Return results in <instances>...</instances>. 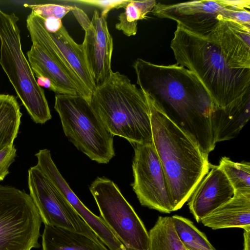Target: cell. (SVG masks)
Wrapping results in <instances>:
<instances>
[{
    "instance_id": "cell-15",
    "label": "cell",
    "mask_w": 250,
    "mask_h": 250,
    "mask_svg": "<svg viewBox=\"0 0 250 250\" xmlns=\"http://www.w3.org/2000/svg\"><path fill=\"white\" fill-rule=\"evenodd\" d=\"M212 229L239 228L250 230V192L235 191L233 197L202 219Z\"/></svg>"
},
{
    "instance_id": "cell-26",
    "label": "cell",
    "mask_w": 250,
    "mask_h": 250,
    "mask_svg": "<svg viewBox=\"0 0 250 250\" xmlns=\"http://www.w3.org/2000/svg\"><path fill=\"white\" fill-rule=\"evenodd\" d=\"M17 149L13 145L8 146L0 151V181L9 174V168L15 161Z\"/></svg>"
},
{
    "instance_id": "cell-7",
    "label": "cell",
    "mask_w": 250,
    "mask_h": 250,
    "mask_svg": "<svg viewBox=\"0 0 250 250\" xmlns=\"http://www.w3.org/2000/svg\"><path fill=\"white\" fill-rule=\"evenodd\" d=\"M250 0H202L175 3H157L156 17L176 21L193 33L206 36L225 20L250 25Z\"/></svg>"
},
{
    "instance_id": "cell-21",
    "label": "cell",
    "mask_w": 250,
    "mask_h": 250,
    "mask_svg": "<svg viewBox=\"0 0 250 250\" xmlns=\"http://www.w3.org/2000/svg\"><path fill=\"white\" fill-rule=\"evenodd\" d=\"M156 3L155 0H130L124 8V12L118 16L119 22L115 25V28L127 36L135 35L138 21L145 19Z\"/></svg>"
},
{
    "instance_id": "cell-10",
    "label": "cell",
    "mask_w": 250,
    "mask_h": 250,
    "mask_svg": "<svg viewBox=\"0 0 250 250\" xmlns=\"http://www.w3.org/2000/svg\"><path fill=\"white\" fill-rule=\"evenodd\" d=\"M89 190L101 217L126 249L149 250L148 232L116 184L105 177H97Z\"/></svg>"
},
{
    "instance_id": "cell-13",
    "label": "cell",
    "mask_w": 250,
    "mask_h": 250,
    "mask_svg": "<svg viewBox=\"0 0 250 250\" xmlns=\"http://www.w3.org/2000/svg\"><path fill=\"white\" fill-rule=\"evenodd\" d=\"M84 31L82 48L86 65L97 87L106 80L112 71L113 38L106 18L101 17L96 10L90 24Z\"/></svg>"
},
{
    "instance_id": "cell-25",
    "label": "cell",
    "mask_w": 250,
    "mask_h": 250,
    "mask_svg": "<svg viewBox=\"0 0 250 250\" xmlns=\"http://www.w3.org/2000/svg\"><path fill=\"white\" fill-rule=\"evenodd\" d=\"M129 1L127 0H79L73 1L98 7L101 10L100 16L107 18L108 13L111 10L124 8Z\"/></svg>"
},
{
    "instance_id": "cell-9",
    "label": "cell",
    "mask_w": 250,
    "mask_h": 250,
    "mask_svg": "<svg viewBox=\"0 0 250 250\" xmlns=\"http://www.w3.org/2000/svg\"><path fill=\"white\" fill-rule=\"evenodd\" d=\"M26 27L32 44L27 52L28 61L35 77L48 79L56 94L80 96L90 103L92 94L74 76L60 55L43 20L31 11Z\"/></svg>"
},
{
    "instance_id": "cell-1",
    "label": "cell",
    "mask_w": 250,
    "mask_h": 250,
    "mask_svg": "<svg viewBox=\"0 0 250 250\" xmlns=\"http://www.w3.org/2000/svg\"><path fill=\"white\" fill-rule=\"evenodd\" d=\"M170 48L176 63L195 74L216 106L250 103V25L225 20L206 36L177 25Z\"/></svg>"
},
{
    "instance_id": "cell-31",
    "label": "cell",
    "mask_w": 250,
    "mask_h": 250,
    "mask_svg": "<svg viewBox=\"0 0 250 250\" xmlns=\"http://www.w3.org/2000/svg\"><path fill=\"white\" fill-rule=\"evenodd\" d=\"M186 249H187V248H186ZM187 250H189V249H187Z\"/></svg>"
},
{
    "instance_id": "cell-27",
    "label": "cell",
    "mask_w": 250,
    "mask_h": 250,
    "mask_svg": "<svg viewBox=\"0 0 250 250\" xmlns=\"http://www.w3.org/2000/svg\"><path fill=\"white\" fill-rule=\"evenodd\" d=\"M43 20L44 27L49 33L57 32L63 26L62 20L55 17H48Z\"/></svg>"
},
{
    "instance_id": "cell-12",
    "label": "cell",
    "mask_w": 250,
    "mask_h": 250,
    "mask_svg": "<svg viewBox=\"0 0 250 250\" xmlns=\"http://www.w3.org/2000/svg\"><path fill=\"white\" fill-rule=\"evenodd\" d=\"M134 146L131 185L140 203L163 213H170L173 208L168 186L153 143Z\"/></svg>"
},
{
    "instance_id": "cell-3",
    "label": "cell",
    "mask_w": 250,
    "mask_h": 250,
    "mask_svg": "<svg viewBox=\"0 0 250 250\" xmlns=\"http://www.w3.org/2000/svg\"><path fill=\"white\" fill-rule=\"evenodd\" d=\"M148 97L152 141L166 178L173 211H176L188 200L211 166L208 155Z\"/></svg>"
},
{
    "instance_id": "cell-17",
    "label": "cell",
    "mask_w": 250,
    "mask_h": 250,
    "mask_svg": "<svg viewBox=\"0 0 250 250\" xmlns=\"http://www.w3.org/2000/svg\"><path fill=\"white\" fill-rule=\"evenodd\" d=\"M250 117V103L234 104L225 108L216 106L210 118L215 143L235 138Z\"/></svg>"
},
{
    "instance_id": "cell-29",
    "label": "cell",
    "mask_w": 250,
    "mask_h": 250,
    "mask_svg": "<svg viewBox=\"0 0 250 250\" xmlns=\"http://www.w3.org/2000/svg\"><path fill=\"white\" fill-rule=\"evenodd\" d=\"M37 78L36 81L39 86L44 87L54 91L53 85L48 79L43 76H39Z\"/></svg>"
},
{
    "instance_id": "cell-14",
    "label": "cell",
    "mask_w": 250,
    "mask_h": 250,
    "mask_svg": "<svg viewBox=\"0 0 250 250\" xmlns=\"http://www.w3.org/2000/svg\"><path fill=\"white\" fill-rule=\"evenodd\" d=\"M211 167L188 199L190 212L198 223L229 201L235 192L224 171L218 166Z\"/></svg>"
},
{
    "instance_id": "cell-11",
    "label": "cell",
    "mask_w": 250,
    "mask_h": 250,
    "mask_svg": "<svg viewBox=\"0 0 250 250\" xmlns=\"http://www.w3.org/2000/svg\"><path fill=\"white\" fill-rule=\"evenodd\" d=\"M28 185L29 194L44 226L62 228L81 233L104 245L36 166L30 167L28 171Z\"/></svg>"
},
{
    "instance_id": "cell-16",
    "label": "cell",
    "mask_w": 250,
    "mask_h": 250,
    "mask_svg": "<svg viewBox=\"0 0 250 250\" xmlns=\"http://www.w3.org/2000/svg\"><path fill=\"white\" fill-rule=\"evenodd\" d=\"M49 34L69 70L92 95L97 87L86 65L82 44L76 43L63 26Z\"/></svg>"
},
{
    "instance_id": "cell-4",
    "label": "cell",
    "mask_w": 250,
    "mask_h": 250,
    "mask_svg": "<svg viewBox=\"0 0 250 250\" xmlns=\"http://www.w3.org/2000/svg\"><path fill=\"white\" fill-rule=\"evenodd\" d=\"M108 130L133 146L153 143L148 96L129 78L112 70L89 103Z\"/></svg>"
},
{
    "instance_id": "cell-23",
    "label": "cell",
    "mask_w": 250,
    "mask_h": 250,
    "mask_svg": "<svg viewBox=\"0 0 250 250\" xmlns=\"http://www.w3.org/2000/svg\"><path fill=\"white\" fill-rule=\"evenodd\" d=\"M218 167L224 171L235 191L250 192L249 162H234L229 158L224 157Z\"/></svg>"
},
{
    "instance_id": "cell-5",
    "label": "cell",
    "mask_w": 250,
    "mask_h": 250,
    "mask_svg": "<svg viewBox=\"0 0 250 250\" xmlns=\"http://www.w3.org/2000/svg\"><path fill=\"white\" fill-rule=\"evenodd\" d=\"M19 21L15 13L0 8V65L32 119L43 124L51 115L44 90L23 52Z\"/></svg>"
},
{
    "instance_id": "cell-19",
    "label": "cell",
    "mask_w": 250,
    "mask_h": 250,
    "mask_svg": "<svg viewBox=\"0 0 250 250\" xmlns=\"http://www.w3.org/2000/svg\"><path fill=\"white\" fill-rule=\"evenodd\" d=\"M21 116L16 98L9 94H0V151L13 145Z\"/></svg>"
},
{
    "instance_id": "cell-20",
    "label": "cell",
    "mask_w": 250,
    "mask_h": 250,
    "mask_svg": "<svg viewBox=\"0 0 250 250\" xmlns=\"http://www.w3.org/2000/svg\"><path fill=\"white\" fill-rule=\"evenodd\" d=\"M148 234L149 250H187L175 231L171 217L159 216Z\"/></svg>"
},
{
    "instance_id": "cell-28",
    "label": "cell",
    "mask_w": 250,
    "mask_h": 250,
    "mask_svg": "<svg viewBox=\"0 0 250 250\" xmlns=\"http://www.w3.org/2000/svg\"><path fill=\"white\" fill-rule=\"evenodd\" d=\"M72 12L83 30H86L91 23V20H89L86 13L83 10L76 6H74Z\"/></svg>"
},
{
    "instance_id": "cell-6",
    "label": "cell",
    "mask_w": 250,
    "mask_h": 250,
    "mask_svg": "<svg viewBox=\"0 0 250 250\" xmlns=\"http://www.w3.org/2000/svg\"><path fill=\"white\" fill-rule=\"evenodd\" d=\"M54 108L65 135L78 150L99 164H107L115 156L114 136L85 99L56 94Z\"/></svg>"
},
{
    "instance_id": "cell-30",
    "label": "cell",
    "mask_w": 250,
    "mask_h": 250,
    "mask_svg": "<svg viewBox=\"0 0 250 250\" xmlns=\"http://www.w3.org/2000/svg\"><path fill=\"white\" fill-rule=\"evenodd\" d=\"M243 250H250V230H244Z\"/></svg>"
},
{
    "instance_id": "cell-18",
    "label": "cell",
    "mask_w": 250,
    "mask_h": 250,
    "mask_svg": "<svg viewBox=\"0 0 250 250\" xmlns=\"http://www.w3.org/2000/svg\"><path fill=\"white\" fill-rule=\"evenodd\" d=\"M44 226L42 235V250H108L84 234L62 228Z\"/></svg>"
},
{
    "instance_id": "cell-22",
    "label": "cell",
    "mask_w": 250,
    "mask_h": 250,
    "mask_svg": "<svg viewBox=\"0 0 250 250\" xmlns=\"http://www.w3.org/2000/svg\"><path fill=\"white\" fill-rule=\"evenodd\" d=\"M172 220L175 231L185 247L191 250H216L201 231L188 219L178 215Z\"/></svg>"
},
{
    "instance_id": "cell-24",
    "label": "cell",
    "mask_w": 250,
    "mask_h": 250,
    "mask_svg": "<svg viewBox=\"0 0 250 250\" xmlns=\"http://www.w3.org/2000/svg\"><path fill=\"white\" fill-rule=\"evenodd\" d=\"M24 5L30 8L31 11L42 19L53 16L62 20L74 8V6H72L52 3L25 4Z\"/></svg>"
},
{
    "instance_id": "cell-2",
    "label": "cell",
    "mask_w": 250,
    "mask_h": 250,
    "mask_svg": "<svg viewBox=\"0 0 250 250\" xmlns=\"http://www.w3.org/2000/svg\"><path fill=\"white\" fill-rule=\"evenodd\" d=\"M133 67L140 88L208 155L216 144L210 124L216 106L198 78L177 63L159 65L138 58Z\"/></svg>"
},
{
    "instance_id": "cell-8",
    "label": "cell",
    "mask_w": 250,
    "mask_h": 250,
    "mask_svg": "<svg viewBox=\"0 0 250 250\" xmlns=\"http://www.w3.org/2000/svg\"><path fill=\"white\" fill-rule=\"evenodd\" d=\"M42 220L30 196L0 185V250L39 248Z\"/></svg>"
}]
</instances>
